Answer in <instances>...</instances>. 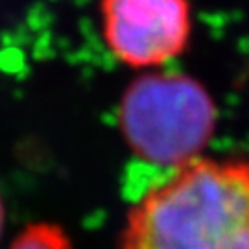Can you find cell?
<instances>
[{
    "mask_svg": "<svg viewBox=\"0 0 249 249\" xmlns=\"http://www.w3.org/2000/svg\"><path fill=\"white\" fill-rule=\"evenodd\" d=\"M9 249H72V242L63 227L43 222L28 225Z\"/></svg>",
    "mask_w": 249,
    "mask_h": 249,
    "instance_id": "obj_4",
    "label": "cell"
},
{
    "mask_svg": "<svg viewBox=\"0 0 249 249\" xmlns=\"http://www.w3.org/2000/svg\"><path fill=\"white\" fill-rule=\"evenodd\" d=\"M218 124V107L196 78L151 71L125 87L118 104V125L137 157L183 166L199 159Z\"/></svg>",
    "mask_w": 249,
    "mask_h": 249,
    "instance_id": "obj_2",
    "label": "cell"
},
{
    "mask_svg": "<svg viewBox=\"0 0 249 249\" xmlns=\"http://www.w3.org/2000/svg\"><path fill=\"white\" fill-rule=\"evenodd\" d=\"M118 249H249V160L179 166L129 211Z\"/></svg>",
    "mask_w": 249,
    "mask_h": 249,
    "instance_id": "obj_1",
    "label": "cell"
},
{
    "mask_svg": "<svg viewBox=\"0 0 249 249\" xmlns=\"http://www.w3.org/2000/svg\"><path fill=\"white\" fill-rule=\"evenodd\" d=\"M2 227H4V207H2V199H0V234H2Z\"/></svg>",
    "mask_w": 249,
    "mask_h": 249,
    "instance_id": "obj_5",
    "label": "cell"
},
{
    "mask_svg": "<svg viewBox=\"0 0 249 249\" xmlns=\"http://www.w3.org/2000/svg\"><path fill=\"white\" fill-rule=\"evenodd\" d=\"M98 13L106 48L133 71L176 61L192 39L190 0H100Z\"/></svg>",
    "mask_w": 249,
    "mask_h": 249,
    "instance_id": "obj_3",
    "label": "cell"
}]
</instances>
